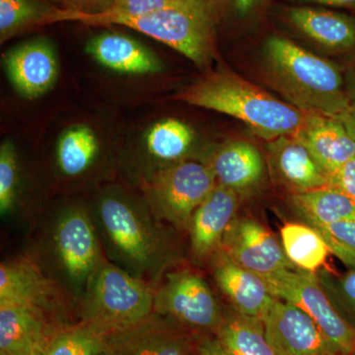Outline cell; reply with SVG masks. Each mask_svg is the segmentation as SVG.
I'll return each mask as SVG.
<instances>
[{
  "label": "cell",
  "mask_w": 355,
  "mask_h": 355,
  "mask_svg": "<svg viewBox=\"0 0 355 355\" xmlns=\"http://www.w3.org/2000/svg\"><path fill=\"white\" fill-rule=\"evenodd\" d=\"M263 64L272 87L305 113L340 119L352 104L340 67L289 39L266 40Z\"/></svg>",
  "instance_id": "1"
},
{
  "label": "cell",
  "mask_w": 355,
  "mask_h": 355,
  "mask_svg": "<svg viewBox=\"0 0 355 355\" xmlns=\"http://www.w3.org/2000/svg\"><path fill=\"white\" fill-rule=\"evenodd\" d=\"M178 99L238 119L268 141L295 135L306 114L228 70L210 73Z\"/></svg>",
  "instance_id": "2"
},
{
  "label": "cell",
  "mask_w": 355,
  "mask_h": 355,
  "mask_svg": "<svg viewBox=\"0 0 355 355\" xmlns=\"http://www.w3.org/2000/svg\"><path fill=\"white\" fill-rule=\"evenodd\" d=\"M60 21H78L89 25L125 26L167 44L200 67L207 64L212 55L210 6L171 7L139 16L127 15L112 9L98 14L53 9L48 23Z\"/></svg>",
  "instance_id": "3"
},
{
  "label": "cell",
  "mask_w": 355,
  "mask_h": 355,
  "mask_svg": "<svg viewBox=\"0 0 355 355\" xmlns=\"http://www.w3.org/2000/svg\"><path fill=\"white\" fill-rule=\"evenodd\" d=\"M153 312V292L125 270L101 263L88 279L83 323L107 336L144 321Z\"/></svg>",
  "instance_id": "4"
},
{
  "label": "cell",
  "mask_w": 355,
  "mask_h": 355,
  "mask_svg": "<svg viewBox=\"0 0 355 355\" xmlns=\"http://www.w3.org/2000/svg\"><path fill=\"white\" fill-rule=\"evenodd\" d=\"M100 222L116 253L137 272L162 266L168 245L151 220L123 198H103Z\"/></svg>",
  "instance_id": "5"
},
{
  "label": "cell",
  "mask_w": 355,
  "mask_h": 355,
  "mask_svg": "<svg viewBox=\"0 0 355 355\" xmlns=\"http://www.w3.org/2000/svg\"><path fill=\"white\" fill-rule=\"evenodd\" d=\"M272 295L305 312L343 355L355 350V329L335 309L316 273L286 268L265 277Z\"/></svg>",
  "instance_id": "6"
},
{
  "label": "cell",
  "mask_w": 355,
  "mask_h": 355,
  "mask_svg": "<svg viewBox=\"0 0 355 355\" xmlns=\"http://www.w3.org/2000/svg\"><path fill=\"white\" fill-rule=\"evenodd\" d=\"M217 184L209 164L184 161L154 174L147 193L161 216L177 227H190L196 210Z\"/></svg>",
  "instance_id": "7"
},
{
  "label": "cell",
  "mask_w": 355,
  "mask_h": 355,
  "mask_svg": "<svg viewBox=\"0 0 355 355\" xmlns=\"http://www.w3.org/2000/svg\"><path fill=\"white\" fill-rule=\"evenodd\" d=\"M154 312L200 333H216L224 318L207 282L189 270L167 275L154 293Z\"/></svg>",
  "instance_id": "8"
},
{
  "label": "cell",
  "mask_w": 355,
  "mask_h": 355,
  "mask_svg": "<svg viewBox=\"0 0 355 355\" xmlns=\"http://www.w3.org/2000/svg\"><path fill=\"white\" fill-rule=\"evenodd\" d=\"M275 355H343L296 306L275 298L261 317Z\"/></svg>",
  "instance_id": "9"
},
{
  "label": "cell",
  "mask_w": 355,
  "mask_h": 355,
  "mask_svg": "<svg viewBox=\"0 0 355 355\" xmlns=\"http://www.w3.org/2000/svg\"><path fill=\"white\" fill-rule=\"evenodd\" d=\"M176 321L153 312L107 336L101 355H193L197 343Z\"/></svg>",
  "instance_id": "10"
},
{
  "label": "cell",
  "mask_w": 355,
  "mask_h": 355,
  "mask_svg": "<svg viewBox=\"0 0 355 355\" xmlns=\"http://www.w3.org/2000/svg\"><path fill=\"white\" fill-rule=\"evenodd\" d=\"M221 246L229 259L263 279L279 270L295 268L270 231L251 218L234 219Z\"/></svg>",
  "instance_id": "11"
},
{
  "label": "cell",
  "mask_w": 355,
  "mask_h": 355,
  "mask_svg": "<svg viewBox=\"0 0 355 355\" xmlns=\"http://www.w3.org/2000/svg\"><path fill=\"white\" fill-rule=\"evenodd\" d=\"M268 166L273 179L292 193H305L330 186L331 175L295 137H280L268 141Z\"/></svg>",
  "instance_id": "12"
},
{
  "label": "cell",
  "mask_w": 355,
  "mask_h": 355,
  "mask_svg": "<svg viewBox=\"0 0 355 355\" xmlns=\"http://www.w3.org/2000/svg\"><path fill=\"white\" fill-rule=\"evenodd\" d=\"M55 247L65 272L76 284L88 282L100 263L94 226L80 209L60 218L55 234Z\"/></svg>",
  "instance_id": "13"
},
{
  "label": "cell",
  "mask_w": 355,
  "mask_h": 355,
  "mask_svg": "<svg viewBox=\"0 0 355 355\" xmlns=\"http://www.w3.org/2000/svg\"><path fill=\"white\" fill-rule=\"evenodd\" d=\"M55 334L42 309L0 305V352L7 355H44Z\"/></svg>",
  "instance_id": "14"
},
{
  "label": "cell",
  "mask_w": 355,
  "mask_h": 355,
  "mask_svg": "<svg viewBox=\"0 0 355 355\" xmlns=\"http://www.w3.org/2000/svg\"><path fill=\"white\" fill-rule=\"evenodd\" d=\"M4 62L14 87L30 99L44 94L57 79V58L44 40L21 44L7 53Z\"/></svg>",
  "instance_id": "15"
},
{
  "label": "cell",
  "mask_w": 355,
  "mask_h": 355,
  "mask_svg": "<svg viewBox=\"0 0 355 355\" xmlns=\"http://www.w3.org/2000/svg\"><path fill=\"white\" fill-rule=\"evenodd\" d=\"M329 174H335L355 155V140L340 119L306 113L295 135Z\"/></svg>",
  "instance_id": "16"
},
{
  "label": "cell",
  "mask_w": 355,
  "mask_h": 355,
  "mask_svg": "<svg viewBox=\"0 0 355 355\" xmlns=\"http://www.w3.org/2000/svg\"><path fill=\"white\" fill-rule=\"evenodd\" d=\"M237 207V191L217 184L191 218V246L198 256H207L220 246Z\"/></svg>",
  "instance_id": "17"
},
{
  "label": "cell",
  "mask_w": 355,
  "mask_h": 355,
  "mask_svg": "<svg viewBox=\"0 0 355 355\" xmlns=\"http://www.w3.org/2000/svg\"><path fill=\"white\" fill-rule=\"evenodd\" d=\"M214 279L236 312L261 318L275 300L263 277L224 257L214 270Z\"/></svg>",
  "instance_id": "18"
},
{
  "label": "cell",
  "mask_w": 355,
  "mask_h": 355,
  "mask_svg": "<svg viewBox=\"0 0 355 355\" xmlns=\"http://www.w3.org/2000/svg\"><path fill=\"white\" fill-rule=\"evenodd\" d=\"M88 53L99 64L121 73L148 74L162 70L155 55L130 37L103 33L89 42Z\"/></svg>",
  "instance_id": "19"
},
{
  "label": "cell",
  "mask_w": 355,
  "mask_h": 355,
  "mask_svg": "<svg viewBox=\"0 0 355 355\" xmlns=\"http://www.w3.org/2000/svg\"><path fill=\"white\" fill-rule=\"evenodd\" d=\"M209 165L217 183L237 193L258 184L265 170L260 151L243 140H234L219 147Z\"/></svg>",
  "instance_id": "20"
},
{
  "label": "cell",
  "mask_w": 355,
  "mask_h": 355,
  "mask_svg": "<svg viewBox=\"0 0 355 355\" xmlns=\"http://www.w3.org/2000/svg\"><path fill=\"white\" fill-rule=\"evenodd\" d=\"M287 19L308 38L331 50L345 51L355 46V20L349 16L312 7H293Z\"/></svg>",
  "instance_id": "21"
},
{
  "label": "cell",
  "mask_w": 355,
  "mask_h": 355,
  "mask_svg": "<svg viewBox=\"0 0 355 355\" xmlns=\"http://www.w3.org/2000/svg\"><path fill=\"white\" fill-rule=\"evenodd\" d=\"M51 286L39 270L27 261L2 263L0 266V305L46 307Z\"/></svg>",
  "instance_id": "22"
},
{
  "label": "cell",
  "mask_w": 355,
  "mask_h": 355,
  "mask_svg": "<svg viewBox=\"0 0 355 355\" xmlns=\"http://www.w3.org/2000/svg\"><path fill=\"white\" fill-rule=\"evenodd\" d=\"M289 200L296 214L308 225L355 220V200L334 187L291 193Z\"/></svg>",
  "instance_id": "23"
},
{
  "label": "cell",
  "mask_w": 355,
  "mask_h": 355,
  "mask_svg": "<svg viewBox=\"0 0 355 355\" xmlns=\"http://www.w3.org/2000/svg\"><path fill=\"white\" fill-rule=\"evenodd\" d=\"M216 334L228 355H275L266 340L261 318L236 312L223 318Z\"/></svg>",
  "instance_id": "24"
},
{
  "label": "cell",
  "mask_w": 355,
  "mask_h": 355,
  "mask_svg": "<svg viewBox=\"0 0 355 355\" xmlns=\"http://www.w3.org/2000/svg\"><path fill=\"white\" fill-rule=\"evenodd\" d=\"M280 234L284 254L292 265L311 273L322 270L331 251L316 229L306 223H286Z\"/></svg>",
  "instance_id": "25"
},
{
  "label": "cell",
  "mask_w": 355,
  "mask_h": 355,
  "mask_svg": "<svg viewBox=\"0 0 355 355\" xmlns=\"http://www.w3.org/2000/svg\"><path fill=\"white\" fill-rule=\"evenodd\" d=\"M99 150V142L92 128L76 125L60 137L58 146V163L67 176L83 174L90 167Z\"/></svg>",
  "instance_id": "26"
},
{
  "label": "cell",
  "mask_w": 355,
  "mask_h": 355,
  "mask_svg": "<svg viewBox=\"0 0 355 355\" xmlns=\"http://www.w3.org/2000/svg\"><path fill=\"white\" fill-rule=\"evenodd\" d=\"M193 139L195 133L187 123L176 119H165L147 132L146 146L154 157L176 161L188 153Z\"/></svg>",
  "instance_id": "27"
},
{
  "label": "cell",
  "mask_w": 355,
  "mask_h": 355,
  "mask_svg": "<svg viewBox=\"0 0 355 355\" xmlns=\"http://www.w3.org/2000/svg\"><path fill=\"white\" fill-rule=\"evenodd\" d=\"M107 336L86 324L55 331L44 355H101Z\"/></svg>",
  "instance_id": "28"
},
{
  "label": "cell",
  "mask_w": 355,
  "mask_h": 355,
  "mask_svg": "<svg viewBox=\"0 0 355 355\" xmlns=\"http://www.w3.org/2000/svg\"><path fill=\"white\" fill-rule=\"evenodd\" d=\"M316 275L338 314L355 329V268L343 273L322 268Z\"/></svg>",
  "instance_id": "29"
},
{
  "label": "cell",
  "mask_w": 355,
  "mask_h": 355,
  "mask_svg": "<svg viewBox=\"0 0 355 355\" xmlns=\"http://www.w3.org/2000/svg\"><path fill=\"white\" fill-rule=\"evenodd\" d=\"M53 9L41 8L32 0H0V34L6 40L14 33L37 23H46Z\"/></svg>",
  "instance_id": "30"
},
{
  "label": "cell",
  "mask_w": 355,
  "mask_h": 355,
  "mask_svg": "<svg viewBox=\"0 0 355 355\" xmlns=\"http://www.w3.org/2000/svg\"><path fill=\"white\" fill-rule=\"evenodd\" d=\"M312 227L323 237L331 254L350 268H355V220L340 221Z\"/></svg>",
  "instance_id": "31"
},
{
  "label": "cell",
  "mask_w": 355,
  "mask_h": 355,
  "mask_svg": "<svg viewBox=\"0 0 355 355\" xmlns=\"http://www.w3.org/2000/svg\"><path fill=\"white\" fill-rule=\"evenodd\" d=\"M17 188V159L12 142L0 147V212L6 216L13 209Z\"/></svg>",
  "instance_id": "32"
},
{
  "label": "cell",
  "mask_w": 355,
  "mask_h": 355,
  "mask_svg": "<svg viewBox=\"0 0 355 355\" xmlns=\"http://www.w3.org/2000/svg\"><path fill=\"white\" fill-rule=\"evenodd\" d=\"M179 6H186L173 0H114V7L112 10L127 14V15L139 16L161 10V9Z\"/></svg>",
  "instance_id": "33"
},
{
  "label": "cell",
  "mask_w": 355,
  "mask_h": 355,
  "mask_svg": "<svg viewBox=\"0 0 355 355\" xmlns=\"http://www.w3.org/2000/svg\"><path fill=\"white\" fill-rule=\"evenodd\" d=\"M330 186L355 200V155L331 175Z\"/></svg>",
  "instance_id": "34"
},
{
  "label": "cell",
  "mask_w": 355,
  "mask_h": 355,
  "mask_svg": "<svg viewBox=\"0 0 355 355\" xmlns=\"http://www.w3.org/2000/svg\"><path fill=\"white\" fill-rule=\"evenodd\" d=\"M67 10L81 14H98L111 10L114 0H60Z\"/></svg>",
  "instance_id": "35"
},
{
  "label": "cell",
  "mask_w": 355,
  "mask_h": 355,
  "mask_svg": "<svg viewBox=\"0 0 355 355\" xmlns=\"http://www.w3.org/2000/svg\"><path fill=\"white\" fill-rule=\"evenodd\" d=\"M198 355H228L218 338L202 336L197 343Z\"/></svg>",
  "instance_id": "36"
},
{
  "label": "cell",
  "mask_w": 355,
  "mask_h": 355,
  "mask_svg": "<svg viewBox=\"0 0 355 355\" xmlns=\"http://www.w3.org/2000/svg\"><path fill=\"white\" fill-rule=\"evenodd\" d=\"M235 11L240 17H246L258 8L263 0H232Z\"/></svg>",
  "instance_id": "37"
},
{
  "label": "cell",
  "mask_w": 355,
  "mask_h": 355,
  "mask_svg": "<svg viewBox=\"0 0 355 355\" xmlns=\"http://www.w3.org/2000/svg\"><path fill=\"white\" fill-rule=\"evenodd\" d=\"M340 120L343 121L347 132L355 140V103H352L349 109L340 116Z\"/></svg>",
  "instance_id": "38"
},
{
  "label": "cell",
  "mask_w": 355,
  "mask_h": 355,
  "mask_svg": "<svg viewBox=\"0 0 355 355\" xmlns=\"http://www.w3.org/2000/svg\"><path fill=\"white\" fill-rule=\"evenodd\" d=\"M345 85L350 101L355 103V65L345 74Z\"/></svg>",
  "instance_id": "39"
},
{
  "label": "cell",
  "mask_w": 355,
  "mask_h": 355,
  "mask_svg": "<svg viewBox=\"0 0 355 355\" xmlns=\"http://www.w3.org/2000/svg\"><path fill=\"white\" fill-rule=\"evenodd\" d=\"M300 1L312 2V3L323 4V6L336 7L355 6V0H300Z\"/></svg>",
  "instance_id": "40"
},
{
  "label": "cell",
  "mask_w": 355,
  "mask_h": 355,
  "mask_svg": "<svg viewBox=\"0 0 355 355\" xmlns=\"http://www.w3.org/2000/svg\"><path fill=\"white\" fill-rule=\"evenodd\" d=\"M179 3L186 4L191 6H209V0H173Z\"/></svg>",
  "instance_id": "41"
},
{
  "label": "cell",
  "mask_w": 355,
  "mask_h": 355,
  "mask_svg": "<svg viewBox=\"0 0 355 355\" xmlns=\"http://www.w3.org/2000/svg\"><path fill=\"white\" fill-rule=\"evenodd\" d=\"M0 355H7V354H4V352H0Z\"/></svg>",
  "instance_id": "42"
},
{
  "label": "cell",
  "mask_w": 355,
  "mask_h": 355,
  "mask_svg": "<svg viewBox=\"0 0 355 355\" xmlns=\"http://www.w3.org/2000/svg\"><path fill=\"white\" fill-rule=\"evenodd\" d=\"M193 355H198L197 350H196V352L193 354Z\"/></svg>",
  "instance_id": "43"
},
{
  "label": "cell",
  "mask_w": 355,
  "mask_h": 355,
  "mask_svg": "<svg viewBox=\"0 0 355 355\" xmlns=\"http://www.w3.org/2000/svg\"><path fill=\"white\" fill-rule=\"evenodd\" d=\"M352 355H355V350H354V354H352Z\"/></svg>",
  "instance_id": "44"
}]
</instances>
